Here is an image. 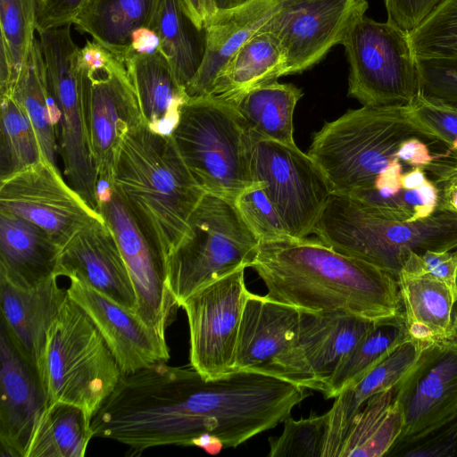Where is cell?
I'll use <instances>...</instances> for the list:
<instances>
[{
    "label": "cell",
    "mask_w": 457,
    "mask_h": 457,
    "mask_svg": "<svg viewBox=\"0 0 457 457\" xmlns=\"http://www.w3.org/2000/svg\"><path fill=\"white\" fill-rule=\"evenodd\" d=\"M266 296L310 312H346L378 320L402 311L397 279L320 239L260 244L251 266Z\"/></svg>",
    "instance_id": "cell-1"
},
{
    "label": "cell",
    "mask_w": 457,
    "mask_h": 457,
    "mask_svg": "<svg viewBox=\"0 0 457 457\" xmlns=\"http://www.w3.org/2000/svg\"><path fill=\"white\" fill-rule=\"evenodd\" d=\"M108 182L167 262L206 193L184 162L171 136L159 134L145 122L129 130Z\"/></svg>",
    "instance_id": "cell-2"
},
{
    "label": "cell",
    "mask_w": 457,
    "mask_h": 457,
    "mask_svg": "<svg viewBox=\"0 0 457 457\" xmlns=\"http://www.w3.org/2000/svg\"><path fill=\"white\" fill-rule=\"evenodd\" d=\"M411 137L437 141L414 116L411 104L362 105L315 132L307 154L328 178L334 194L358 199Z\"/></svg>",
    "instance_id": "cell-3"
},
{
    "label": "cell",
    "mask_w": 457,
    "mask_h": 457,
    "mask_svg": "<svg viewBox=\"0 0 457 457\" xmlns=\"http://www.w3.org/2000/svg\"><path fill=\"white\" fill-rule=\"evenodd\" d=\"M313 234L334 250L396 278L411 252L457 249V213L436 208L423 220H396L374 213L358 200L333 193Z\"/></svg>",
    "instance_id": "cell-4"
},
{
    "label": "cell",
    "mask_w": 457,
    "mask_h": 457,
    "mask_svg": "<svg viewBox=\"0 0 457 457\" xmlns=\"http://www.w3.org/2000/svg\"><path fill=\"white\" fill-rule=\"evenodd\" d=\"M37 370L47 403L76 405L91 419L123 375L93 320L68 294L46 331Z\"/></svg>",
    "instance_id": "cell-5"
},
{
    "label": "cell",
    "mask_w": 457,
    "mask_h": 457,
    "mask_svg": "<svg viewBox=\"0 0 457 457\" xmlns=\"http://www.w3.org/2000/svg\"><path fill=\"white\" fill-rule=\"evenodd\" d=\"M170 136L206 193L234 202L255 183V136L235 104L212 96L187 98Z\"/></svg>",
    "instance_id": "cell-6"
},
{
    "label": "cell",
    "mask_w": 457,
    "mask_h": 457,
    "mask_svg": "<svg viewBox=\"0 0 457 457\" xmlns=\"http://www.w3.org/2000/svg\"><path fill=\"white\" fill-rule=\"evenodd\" d=\"M260 242L231 200L205 193L167 260V283L179 307L202 287L255 262Z\"/></svg>",
    "instance_id": "cell-7"
},
{
    "label": "cell",
    "mask_w": 457,
    "mask_h": 457,
    "mask_svg": "<svg viewBox=\"0 0 457 457\" xmlns=\"http://www.w3.org/2000/svg\"><path fill=\"white\" fill-rule=\"evenodd\" d=\"M71 24L40 30L38 39L56 112L58 153L71 187L97 211L98 173L92 154L85 104V70Z\"/></svg>",
    "instance_id": "cell-8"
},
{
    "label": "cell",
    "mask_w": 457,
    "mask_h": 457,
    "mask_svg": "<svg viewBox=\"0 0 457 457\" xmlns=\"http://www.w3.org/2000/svg\"><path fill=\"white\" fill-rule=\"evenodd\" d=\"M342 45L350 65L348 96L362 105L411 104L420 92L418 59L408 32L395 21L363 15Z\"/></svg>",
    "instance_id": "cell-9"
},
{
    "label": "cell",
    "mask_w": 457,
    "mask_h": 457,
    "mask_svg": "<svg viewBox=\"0 0 457 457\" xmlns=\"http://www.w3.org/2000/svg\"><path fill=\"white\" fill-rule=\"evenodd\" d=\"M252 173L253 181L263 185L293 238L303 239L313 234L333 189L307 153L296 145L255 136Z\"/></svg>",
    "instance_id": "cell-10"
},
{
    "label": "cell",
    "mask_w": 457,
    "mask_h": 457,
    "mask_svg": "<svg viewBox=\"0 0 457 457\" xmlns=\"http://www.w3.org/2000/svg\"><path fill=\"white\" fill-rule=\"evenodd\" d=\"M245 268L202 287L179 305L189 328V361L205 379L235 371L243 309L250 291Z\"/></svg>",
    "instance_id": "cell-11"
},
{
    "label": "cell",
    "mask_w": 457,
    "mask_h": 457,
    "mask_svg": "<svg viewBox=\"0 0 457 457\" xmlns=\"http://www.w3.org/2000/svg\"><path fill=\"white\" fill-rule=\"evenodd\" d=\"M97 211L118 242L136 294V313L166 340V329L179 307L167 283V262L142 232L108 181H99Z\"/></svg>",
    "instance_id": "cell-12"
},
{
    "label": "cell",
    "mask_w": 457,
    "mask_h": 457,
    "mask_svg": "<svg viewBox=\"0 0 457 457\" xmlns=\"http://www.w3.org/2000/svg\"><path fill=\"white\" fill-rule=\"evenodd\" d=\"M0 211L44 229L61 247L102 215L65 182L57 166L45 159L0 179Z\"/></svg>",
    "instance_id": "cell-13"
},
{
    "label": "cell",
    "mask_w": 457,
    "mask_h": 457,
    "mask_svg": "<svg viewBox=\"0 0 457 457\" xmlns=\"http://www.w3.org/2000/svg\"><path fill=\"white\" fill-rule=\"evenodd\" d=\"M368 7L367 0H286L261 30L278 42L287 59V75L300 73L342 44Z\"/></svg>",
    "instance_id": "cell-14"
},
{
    "label": "cell",
    "mask_w": 457,
    "mask_h": 457,
    "mask_svg": "<svg viewBox=\"0 0 457 457\" xmlns=\"http://www.w3.org/2000/svg\"><path fill=\"white\" fill-rule=\"evenodd\" d=\"M301 310L249 293L235 354V370L260 372L299 386L296 344Z\"/></svg>",
    "instance_id": "cell-15"
},
{
    "label": "cell",
    "mask_w": 457,
    "mask_h": 457,
    "mask_svg": "<svg viewBox=\"0 0 457 457\" xmlns=\"http://www.w3.org/2000/svg\"><path fill=\"white\" fill-rule=\"evenodd\" d=\"M85 72L86 117L98 181H110L123 137L145 121L122 62L112 54L104 67Z\"/></svg>",
    "instance_id": "cell-16"
},
{
    "label": "cell",
    "mask_w": 457,
    "mask_h": 457,
    "mask_svg": "<svg viewBox=\"0 0 457 457\" xmlns=\"http://www.w3.org/2000/svg\"><path fill=\"white\" fill-rule=\"evenodd\" d=\"M404 426L397 442L412 437L457 411V330L429 343L395 386Z\"/></svg>",
    "instance_id": "cell-17"
},
{
    "label": "cell",
    "mask_w": 457,
    "mask_h": 457,
    "mask_svg": "<svg viewBox=\"0 0 457 457\" xmlns=\"http://www.w3.org/2000/svg\"><path fill=\"white\" fill-rule=\"evenodd\" d=\"M67 294L90 317L114 355L123 374L167 361L170 351L162 339L132 309L71 279Z\"/></svg>",
    "instance_id": "cell-18"
},
{
    "label": "cell",
    "mask_w": 457,
    "mask_h": 457,
    "mask_svg": "<svg viewBox=\"0 0 457 457\" xmlns=\"http://www.w3.org/2000/svg\"><path fill=\"white\" fill-rule=\"evenodd\" d=\"M375 321L342 311L301 310L296 344L299 385L323 394L338 363Z\"/></svg>",
    "instance_id": "cell-19"
},
{
    "label": "cell",
    "mask_w": 457,
    "mask_h": 457,
    "mask_svg": "<svg viewBox=\"0 0 457 457\" xmlns=\"http://www.w3.org/2000/svg\"><path fill=\"white\" fill-rule=\"evenodd\" d=\"M54 275L76 279L135 310L136 294L128 268L104 219L80 229L62 247Z\"/></svg>",
    "instance_id": "cell-20"
},
{
    "label": "cell",
    "mask_w": 457,
    "mask_h": 457,
    "mask_svg": "<svg viewBox=\"0 0 457 457\" xmlns=\"http://www.w3.org/2000/svg\"><path fill=\"white\" fill-rule=\"evenodd\" d=\"M1 455L25 457L34 426L47 404L37 369L25 358L1 325Z\"/></svg>",
    "instance_id": "cell-21"
},
{
    "label": "cell",
    "mask_w": 457,
    "mask_h": 457,
    "mask_svg": "<svg viewBox=\"0 0 457 457\" xmlns=\"http://www.w3.org/2000/svg\"><path fill=\"white\" fill-rule=\"evenodd\" d=\"M286 0H247L218 12L204 28L201 65L186 87L188 98L209 96L228 59L280 8Z\"/></svg>",
    "instance_id": "cell-22"
},
{
    "label": "cell",
    "mask_w": 457,
    "mask_h": 457,
    "mask_svg": "<svg viewBox=\"0 0 457 457\" xmlns=\"http://www.w3.org/2000/svg\"><path fill=\"white\" fill-rule=\"evenodd\" d=\"M428 344L408 337L335 397L327 411L328 430L322 457H338L349 426L359 410L373 395L400 384Z\"/></svg>",
    "instance_id": "cell-23"
},
{
    "label": "cell",
    "mask_w": 457,
    "mask_h": 457,
    "mask_svg": "<svg viewBox=\"0 0 457 457\" xmlns=\"http://www.w3.org/2000/svg\"><path fill=\"white\" fill-rule=\"evenodd\" d=\"M55 275L21 288L0 278L1 325L10 339L37 369L46 331L67 296Z\"/></svg>",
    "instance_id": "cell-24"
},
{
    "label": "cell",
    "mask_w": 457,
    "mask_h": 457,
    "mask_svg": "<svg viewBox=\"0 0 457 457\" xmlns=\"http://www.w3.org/2000/svg\"><path fill=\"white\" fill-rule=\"evenodd\" d=\"M61 250L44 229L0 211V278L31 287L54 275Z\"/></svg>",
    "instance_id": "cell-25"
},
{
    "label": "cell",
    "mask_w": 457,
    "mask_h": 457,
    "mask_svg": "<svg viewBox=\"0 0 457 457\" xmlns=\"http://www.w3.org/2000/svg\"><path fill=\"white\" fill-rule=\"evenodd\" d=\"M124 64L145 123L159 134L171 135L179 121L180 109L188 97L164 55L160 50L134 54Z\"/></svg>",
    "instance_id": "cell-26"
},
{
    "label": "cell",
    "mask_w": 457,
    "mask_h": 457,
    "mask_svg": "<svg viewBox=\"0 0 457 457\" xmlns=\"http://www.w3.org/2000/svg\"><path fill=\"white\" fill-rule=\"evenodd\" d=\"M397 283L402 312L411 337L432 343L451 337L456 330L455 292L428 273L401 270Z\"/></svg>",
    "instance_id": "cell-27"
},
{
    "label": "cell",
    "mask_w": 457,
    "mask_h": 457,
    "mask_svg": "<svg viewBox=\"0 0 457 457\" xmlns=\"http://www.w3.org/2000/svg\"><path fill=\"white\" fill-rule=\"evenodd\" d=\"M161 0H95L73 23L118 60L131 55L133 36L153 29Z\"/></svg>",
    "instance_id": "cell-28"
},
{
    "label": "cell",
    "mask_w": 457,
    "mask_h": 457,
    "mask_svg": "<svg viewBox=\"0 0 457 457\" xmlns=\"http://www.w3.org/2000/svg\"><path fill=\"white\" fill-rule=\"evenodd\" d=\"M287 75V59L276 38L259 30L226 62L209 96L235 104L248 91Z\"/></svg>",
    "instance_id": "cell-29"
},
{
    "label": "cell",
    "mask_w": 457,
    "mask_h": 457,
    "mask_svg": "<svg viewBox=\"0 0 457 457\" xmlns=\"http://www.w3.org/2000/svg\"><path fill=\"white\" fill-rule=\"evenodd\" d=\"M404 426L395 387L370 397L353 417L338 457H382L398 441Z\"/></svg>",
    "instance_id": "cell-30"
},
{
    "label": "cell",
    "mask_w": 457,
    "mask_h": 457,
    "mask_svg": "<svg viewBox=\"0 0 457 457\" xmlns=\"http://www.w3.org/2000/svg\"><path fill=\"white\" fill-rule=\"evenodd\" d=\"M91 420L76 405L47 403L34 426L25 457H84L94 436Z\"/></svg>",
    "instance_id": "cell-31"
},
{
    "label": "cell",
    "mask_w": 457,
    "mask_h": 457,
    "mask_svg": "<svg viewBox=\"0 0 457 457\" xmlns=\"http://www.w3.org/2000/svg\"><path fill=\"white\" fill-rule=\"evenodd\" d=\"M153 29L159 38V50L186 88L203 60L204 29L195 26L182 0H161Z\"/></svg>",
    "instance_id": "cell-32"
},
{
    "label": "cell",
    "mask_w": 457,
    "mask_h": 457,
    "mask_svg": "<svg viewBox=\"0 0 457 457\" xmlns=\"http://www.w3.org/2000/svg\"><path fill=\"white\" fill-rule=\"evenodd\" d=\"M25 110L35 129L43 158L54 166L58 153L56 112L50 95L45 62L38 38L8 94Z\"/></svg>",
    "instance_id": "cell-33"
},
{
    "label": "cell",
    "mask_w": 457,
    "mask_h": 457,
    "mask_svg": "<svg viewBox=\"0 0 457 457\" xmlns=\"http://www.w3.org/2000/svg\"><path fill=\"white\" fill-rule=\"evenodd\" d=\"M303 91L278 81L255 87L234 104L259 137L294 145L293 115Z\"/></svg>",
    "instance_id": "cell-34"
},
{
    "label": "cell",
    "mask_w": 457,
    "mask_h": 457,
    "mask_svg": "<svg viewBox=\"0 0 457 457\" xmlns=\"http://www.w3.org/2000/svg\"><path fill=\"white\" fill-rule=\"evenodd\" d=\"M410 337L403 312L375 321L359 344L338 363L328 382L326 399L337 397L399 344Z\"/></svg>",
    "instance_id": "cell-35"
},
{
    "label": "cell",
    "mask_w": 457,
    "mask_h": 457,
    "mask_svg": "<svg viewBox=\"0 0 457 457\" xmlns=\"http://www.w3.org/2000/svg\"><path fill=\"white\" fill-rule=\"evenodd\" d=\"M37 0H0V93L8 94L32 48Z\"/></svg>",
    "instance_id": "cell-36"
},
{
    "label": "cell",
    "mask_w": 457,
    "mask_h": 457,
    "mask_svg": "<svg viewBox=\"0 0 457 457\" xmlns=\"http://www.w3.org/2000/svg\"><path fill=\"white\" fill-rule=\"evenodd\" d=\"M30 119L11 96H1L0 179L22 171L43 160Z\"/></svg>",
    "instance_id": "cell-37"
},
{
    "label": "cell",
    "mask_w": 457,
    "mask_h": 457,
    "mask_svg": "<svg viewBox=\"0 0 457 457\" xmlns=\"http://www.w3.org/2000/svg\"><path fill=\"white\" fill-rule=\"evenodd\" d=\"M408 35L418 60L457 56V0H441Z\"/></svg>",
    "instance_id": "cell-38"
},
{
    "label": "cell",
    "mask_w": 457,
    "mask_h": 457,
    "mask_svg": "<svg viewBox=\"0 0 457 457\" xmlns=\"http://www.w3.org/2000/svg\"><path fill=\"white\" fill-rule=\"evenodd\" d=\"M328 430V414H312L295 420L288 416L278 437H270V457H322Z\"/></svg>",
    "instance_id": "cell-39"
},
{
    "label": "cell",
    "mask_w": 457,
    "mask_h": 457,
    "mask_svg": "<svg viewBox=\"0 0 457 457\" xmlns=\"http://www.w3.org/2000/svg\"><path fill=\"white\" fill-rule=\"evenodd\" d=\"M234 203L260 244L295 239L289 235L262 183L255 182L245 188Z\"/></svg>",
    "instance_id": "cell-40"
},
{
    "label": "cell",
    "mask_w": 457,
    "mask_h": 457,
    "mask_svg": "<svg viewBox=\"0 0 457 457\" xmlns=\"http://www.w3.org/2000/svg\"><path fill=\"white\" fill-rule=\"evenodd\" d=\"M386 456L457 457V411L420 434L396 442Z\"/></svg>",
    "instance_id": "cell-41"
},
{
    "label": "cell",
    "mask_w": 457,
    "mask_h": 457,
    "mask_svg": "<svg viewBox=\"0 0 457 457\" xmlns=\"http://www.w3.org/2000/svg\"><path fill=\"white\" fill-rule=\"evenodd\" d=\"M420 94L457 110V56L418 60Z\"/></svg>",
    "instance_id": "cell-42"
},
{
    "label": "cell",
    "mask_w": 457,
    "mask_h": 457,
    "mask_svg": "<svg viewBox=\"0 0 457 457\" xmlns=\"http://www.w3.org/2000/svg\"><path fill=\"white\" fill-rule=\"evenodd\" d=\"M411 106L416 119L457 157V110L430 100L420 93Z\"/></svg>",
    "instance_id": "cell-43"
},
{
    "label": "cell",
    "mask_w": 457,
    "mask_h": 457,
    "mask_svg": "<svg viewBox=\"0 0 457 457\" xmlns=\"http://www.w3.org/2000/svg\"><path fill=\"white\" fill-rule=\"evenodd\" d=\"M402 270L430 274L445 282L456 294L457 251H426L421 254L411 252Z\"/></svg>",
    "instance_id": "cell-44"
},
{
    "label": "cell",
    "mask_w": 457,
    "mask_h": 457,
    "mask_svg": "<svg viewBox=\"0 0 457 457\" xmlns=\"http://www.w3.org/2000/svg\"><path fill=\"white\" fill-rule=\"evenodd\" d=\"M95 0H37V31L73 24Z\"/></svg>",
    "instance_id": "cell-45"
},
{
    "label": "cell",
    "mask_w": 457,
    "mask_h": 457,
    "mask_svg": "<svg viewBox=\"0 0 457 457\" xmlns=\"http://www.w3.org/2000/svg\"><path fill=\"white\" fill-rule=\"evenodd\" d=\"M441 0H384L387 19L406 32L418 28Z\"/></svg>",
    "instance_id": "cell-46"
},
{
    "label": "cell",
    "mask_w": 457,
    "mask_h": 457,
    "mask_svg": "<svg viewBox=\"0 0 457 457\" xmlns=\"http://www.w3.org/2000/svg\"><path fill=\"white\" fill-rule=\"evenodd\" d=\"M403 198L412 209V216L408 221L423 220L432 215L436 210L439 200V189L436 183L428 180L417 188L403 189Z\"/></svg>",
    "instance_id": "cell-47"
},
{
    "label": "cell",
    "mask_w": 457,
    "mask_h": 457,
    "mask_svg": "<svg viewBox=\"0 0 457 457\" xmlns=\"http://www.w3.org/2000/svg\"><path fill=\"white\" fill-rule=\"evenodd\" d=\"M441 154L432 155L428 146L421 138L411 137L403 141L396 151L395 157L411 167H426Z\"/></svg>",
    "instance_id": "cell-48"
},
{
    "label": "cell",
    "mask_w": 457,
    "mask_h": 457,
    "mask_svg": "<svg viewBox=\"0 0 457 457\" xmlns=\"http://www.w3.org/2000/svg\"><path fill=\"white\" fill-rule=\"evenodd\" d=\"M402 171L403 165L399 159L395 157L388 163L386 168L377 177L373 189L362 195L360 198L370 193H376L383 196L396 195L402 189Z\"/></svg>",
    "instance_id": "cell-49"
},
{
    "label": "cell",
    "mask_w": 457,
    "mask_h": 457,
    "mask_svg": "<svg viewBox=\"0 0 457 457\" xmlns=\"http://www.w3.org/2000/svg\"><path fill=\"white\" fill-rule=\"evenodd\" d=\"M112 54L95 41L87 40L79 49V64L86 71L97 70L104 67Z\"/></svg>",
    "instance_id": "cell-50"
},
{
    "label": "cell",
    "mask_w": 457,
    "mask_h": 457,
    "mask_svg": "<svg viewBox=\"0 0 457 457\" xmlns=\"http://www.w3.org/2000/svg\"><path fill=\"white\" fill-rule=\"evenodd\" d=\"M182 2L199 29H204L217 12L213 0H182Z\"/></svg>",
    "instance_id": "cell-51"
},
{
    "label": "cell",
    "mask_w": 457,
    "mask_h": 457,
    "mask_svg": "<svg viewBox=\"0 0 457 457\" xmlns=\"http://www.w3.org/2000/svg\"><path fill=\"white\" fill-rule=\"evenodd\" d=\"M438 209L446 210L457 213V184L444 183L439 190Z\"/></svg>",
    "instance_id": "cell-52"
},
{
    "label": "cell",
    "mask_w": 457,
    "mask_h": 457,
    "mask_svg": "<svg viewBox=\"0 0 457 457\" xmlns=\"http://www.w3.org/2000/svg\"><path fill=\"white\" fill-rule=\"evenodd\" d=\"M425 170L422 167H413L410 171L402 174L401 186L403 189H414L426 181Z\"/></svg>",
    "instance_id": "cell-53"
},
{
    "label": "cell",
    "mask_w": 457,
    "mask_h": 457,
    "mask_svg": "<svg viewBox=\"0 0 457 457\" xmlns=\"http://www.w3.org/2000/svg\"><path fill=\"white\" fill-rule=\"evenodd\" d=\"M217 12L225 11L235 6L239 5L240 4L245 2V0H213ZM216 12V13H217Z\"/></svg>",
    "instance_id": "cell-54"
},
{
    "label": "cell",
    "mask_w": 457,
    "mask_h": 457,
    "mask_svg": "<svg viewBox=\"0 0 457 457\" xmlns=\"http://www.w3.org/2000/svg\"><path fill=\"white\" fill-rule=\"evenodd\" d=\"M455 290H456V295H457V273H456V278H455Z\"/></svg>",
    "instance_id": "cell-55"
},
{
    "label": "cell",
    "mask_w": 457,
    "mask_h": 457,
    "mask_svg": "<svg viewBox=\"0 0 457 457\" xmlns=\"http://www.w3.org/2000/svg\"><path fill=\"white\" fill-rule=\"evenodd\" d=\"M456 327H457V320H456Z\"/></svg>",
    "instance_id": "cell-56"
},
{
    "label": "cell",
    "mask_w": 457,
    "mask_h": 457,
    "mask_svg": "<svg viewBox=\"0 0 457 457\" xmlns=\"http://www.w3.org/2000/svg\"><path fill=\"white\" fill-rule=\"evenodd\" d=\"M245 1H247V0H245Z\"/></svg>",
    "instance_id": "cell-57"
}]
</instances>
